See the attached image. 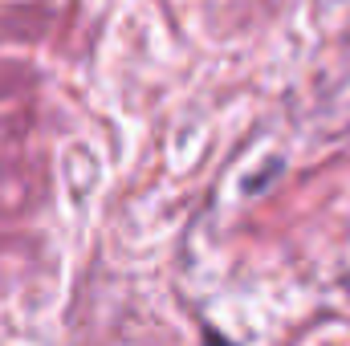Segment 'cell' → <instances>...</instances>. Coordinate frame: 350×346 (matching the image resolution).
Segmentation results:
<instances>
[{"instance_id": "obj_1", "label": "cell", "mask_w": 350, "mask_h": 346, "mask_svg": "<svg viewBox=\"0 0 350 346\" xmlns=\"http://www.w3.org/2000/svg\"><path fill=\"white\" fill-rule=\"evenodd\" d=\"M204 346H232V343H228V338H220L216 330H208V334H204Z\"/></svg>"}]
</instances>
